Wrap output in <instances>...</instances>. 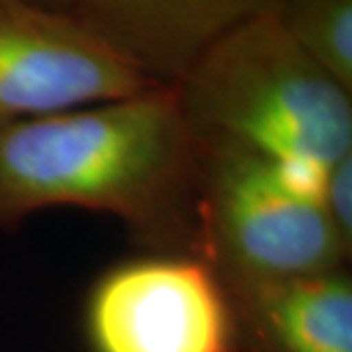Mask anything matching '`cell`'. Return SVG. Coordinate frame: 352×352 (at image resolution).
<instances>
[{
    "mask_svg": "<svg viewBox=\"0 0 352 352\" xmlns=\"http://www.w3.org/2000/svg\"><path fill=\"white\" fill-rule=\"evenodd\" d=\"M159 87L69 12L0 0V126Z\"/></svg>",
    "mask_w": 352,
    "mask_h": 352,
    "instance_id": "5",
    "label": "cell"
},
{
    "mask_svg": "<svg viewBox=\"0 0 352 352\" xmlns=\"http://www.w3.org/2000/svg\"><path fill=\"white\" fill-rule=\"evenodd\" d=\"M323 208L340 239L352 249V153L331 164L323 188Z\"/></svg>",
    "mask_w": 352,
    "mask_h": 352,
    "instance_id": "9",
    "label": "cell"
},
{
    "mask_svg": "<svg viewBox=\"0 0 352 352\" xmlns=\"http://www.w3.org/2000/svg\"><path fill=\"white\" fill-rule=\"evenodd\" d=\"M201 149L175 85L0 126V227L71 206L120 217L141 243L194 254Z\"/></svg>",
    "mask_w": 352,
    "mask_h": 352,
    "instance_id": "1",
    "label": "cell"
},
{
    "mask_svg": "<svg viewBox=\"0 0 352 352\" xmlns=\"http://www.w3.org/2000/svg\"><path fill=\"white\" fill-rule=\"evenodd\" d=\"M28 2H34L39 6H45L51 10H59V12H69V8L73 6L75 0H28Z\"/></svg>",
    "mask_w": 352,
    "mask_h": 352,
    "instance_id": "10",
    "label": "cell"
},
{
    "mask_svg": "<svg viewBox=\"0 0 352 352\" xmlns=\"http://www.w3.org/2000/svg\"><path fill=\"white\" fill-rule=\"evenodd\" d=\"M85 333L92 352H237L229 292L194 254L159 252L104 272Z\"/></svg>",
    "mask_w": 352,
    "mask_h": 352,
    "instance_id": "4",
    "label": "cell"
},
{
    "mask_svg": "<svg viewBox=\"0 0 352 352\" xmlns=\"http://www.w3.org/2000/svg\"><path fill=\"white\" fill-rule=\"evenodd\" d=\"M274 18L352 94V0H282Z\"/></svg>",
    "mask_w": 352,
    "mask_h": 352,
    "instance_id": "8",
    "label": "cell"
},
{
    "mask_svg": "<svg viewBox=\"0 0 352 352\" xmlns=\"http://www.w3.org/2000/svg\"><path fill=\"white\" fill-rule=\"evenodd\" d=\"M175 88L201 147H235L282 168L317 173L352 153V94L274 16L215 41Z\"/></svg>",
    "mask_w": 352,
    "mask_h": 352,
    "instance_id": "2",
    "label": "cell"
},
{
    "mask_svg": "<svg viewBox=\"0 0 352 352\" xmlns=\"http://www.w3.org/2000/svg\"><path fill=\"white\" fill-rule=\"evenodd\" d=\"M196 256L227 289L344 268L351 251L323 201L254 153L201 147Z\"/></svg>",
    "mask_w": 352,
    "mask_h": 352,
    "instance_id": "3",
    "label": "cell"
},
{
    "mask_svg": "<svg viewBox=\"0 0 352 352\" xmlns=\"http://www.w3.org/2000/svg\"><path fill=\"white\" fill-rule=\"evenodd\" d=\"M227 292L237 352H352V280L344 268Z\"/></svg>",
    "mask_w": 352,
    "mask_h": 352,
    "instance_id": "7",
    "label": "cell"
},
{
    "mask_svg": "<svg viewBox=\"0 0 352 352\" xmlns=\"http://www.w3.org/2000/svg\"><path fill=\"white\" fill-rule=\"evenodd\" d=\"M282 0H75L69 14L161 85H175L215 41Z\"/></svg>",
    "mask_w": 352,
    "mask_h": 352,
    "instance_id": "6",
    "label": "cell"
}]
</instances>
